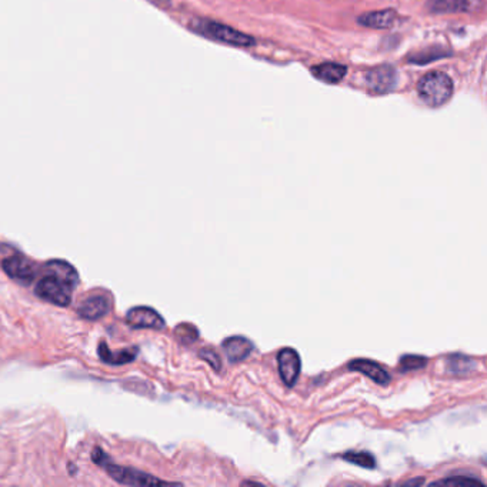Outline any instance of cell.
Returning a JSON list of instances; mask_svg holds the SVG:
<instances>
[{
  "mask_svg": "<svg viewBox=\"0 0 487 487\" xmlns=\"http://www.w3.org/2000/svg\"><path fill=\"white\" fill-rule=\"evenodd\" d=\"M92 460L103 468L107 474H109L113 480H116L120 484H127V486H156V484H172L170 481H165L156 479L152 474L139 472L136 469L131 468H122L119 465H115L112 460L107 457L104 452H102L99 447H96L92 452Z\"/></svg>",
  "mask_w": 487,
  "mask_h": 487,
  "instance_id": "6da1fadb",
  "label": "cell"
},
{
  "mask_svg": "<svg viewBox=\"0 0 487 487\" xmlns=\"http://www.w3.org/2000/svg\"><path fill=\"white\" fill-rule=\"evenodd\" d=\"M417 92L426 104L439 107L450 100L453 95V82L443 72H430L420 79Z\"/></svg>",
  "mask_w": 487,
  "mask_h": 487,
  "instance_id": "7a4b0ae2",
  "label": "cell"
},
{
  "mask_svg": "<svg viewBox=\"0 0 487 487\" xmlns=\"http://www.w3.org/2000/svg\"><path fill=\"white\" fill-rule=\"evenodd\" d=\"M74 287V285L55 273L43 272V276L36 283L35 292L40 299L51 305L66 308L72 302V292Z\"/></svg>",
  "mask_w": 487,
  "mask_h": 487,
  "instance_id": "3957f363",
  "label": "cell"
},
{
  "mask_svg": "<svg viewBox=\"0 0 487 487\" xmlns=\"http://www.w3.org/2000/svg\"><path fill=\"white\" fill-rule=\"evenodd\" d=\"M192 28L195 32L203 35L205 38H210L213 40H218L232 46L249 47L256 43V40L252 36L237 32L226 24H221L210 20H199L192 24Z\"/></svg>",
  "mask_w": 487,
  "mask_h": 487,
  "instance_id": "277c9868",
  "label": "cell"
},
{
  "mask_svg": "<svg viewBox=\"0 0 487 487\" xmlns=\"http://www.w3.org/2000/svg\"><path fill=\"white\" fill-rule=\"evenodd\" d=\"M5 273L20 285H31L38 275L36 264L23 255H13L2 262Z\"/></svg>",
  "mask_w": 487,
  "mask_h": 487,
  "instance_id": "5b68a950",
  "label": "cell"
},
{
  "mask_svg": "<svg viewBox=\"0 0 487 487\" xmlns=\"http://www.w3.org/2000/svg\"><path fill=\"white\" fill-rule=\"evenodd\" d=\"M112 296L107 292L92 293L79 305L77 313L86 320H99L112 310Z\"/></svg>",
  "mask_w": 487,
  "mask_h": 487,
  "instance_id": "8992f818",
  "label": "cell"
},
{
  "mask_svg": "<svg viewBox=\"0 0 487 487\" xmlns=\"http://www.w3.org/2000/svg\"><path fill=\"white\" fill-rule=\"evenodd\" d=\"M126 321L133 329H154L160 330L166 326L165 319L154 309L147 306L131 308L126 314Z\"/></svg>",
  "mask_w": 487,
  "mask_h": 487,
  "instance_id": "52a82bcc",
  "label": "cell"
},
{
  "mask_svg": "<svg viewBox=\"0 0 487 487\" xmlns=\"http://www.w3.org/2000/svg\"><path fill=\"white\" fill-rule=\"evenodd\" d=\"M278 365L282 381L286 386L293 388L301 376L302 362L297 351L292 347H285L278 353Z\"/></svg>",
  "mask_w": 487,
  "mask_h": 487,
  "instance_id": "ba28073f",
  "label": "cell"
},
{
  "mask_svg": "<svg viewBox=\"0 0 487 487\" xmlns=\"http://www.w3.org/2000/svg\"><path fill=\"white\" fill-rule=\"evenodd\" d=\"M397 73L392 66H378L367 72L366 83L373 93H389L394 89Z\"/></svg>",
  "mask_w": 487,
  "mask_h": 487,
  "instance_id": "9c48e42d",
  "label": "cell"
},
{
  "mask_svg": "<svg viewBox=\"0 0 487 487\" xmlns=\"http://www.w3.org/2000/svg\"><path fill=\"white\" fill-rule=\"evenodd\" d=\"M481 6V0H431L429 3L435 13H476Z\"/></svg>",
  "mask_w": 487,
  "mask_h": 487,
  "instance_id": "30bf717a",
  "label": "cell"
},
{
  "mask_svg": "<svg viewBox=\"0 0 487 487\" xmlns=\"http://www.w3.org/2000/svg\"><path fill=\"white\" fill-rule=\"evenodd\" d=\"M349 369L363 373L365 376L372 378L373 382H376L377 385H382V386L389 385L392 381L390 373L383 366H381L373 360H369V359H356L353 362H350Z\"/></svg>",
  "mask_w": 487,
  "mask_h": 487,
  "instance_id": "8fae6325",
  "label": "cell"
},
{
  "mask_svg": "<svg viewBox=\"0 0 487 487\" xmlns=\"http://www.w3.org/2000/svg\"><path fill=\"white\" fill-rule=\"evenodd\" d=\"M222 346L226 351V356H227L229 362H232V363L245 360L253 350V343L243 336L229 337L223 342Z\"/></svg>",
  "mask_w": 487,
  "mask_h": 487,
  "instance_id": "7c38bea8",
  "label": "cell"
},
{
  "mask_svg": "<svg viewBox=\"0 0 487 487\" xmlns=\"http://www.w3.org/2000/svg\"><path fill=\"white\" fill-rule=\"evenodd\" d=\"M97 353H99V358L102 359V362H104L107 365H118L119 366V365L130 363L136 359L138 347L112 351L106 342H100L99 347H97Z\"/></svg>",
  "mask_w": 487,
  "mask_h": 487,
  "instance_id": "4fadbf2b",
  "label": "cell"
},
{
  "mask_svg": "<svg viewBox=\"0 0 487 487\" xmlns=\"http://www.w3.org/2000/svg\"><path fill=\"white\" fill-rule=\"evenodd\" d=\"M359 23L372 29H390L396 24L397 13L392 9L381 10V12H369L360 16Z\"/></svg>",
  "mask_w": 487,
  "mask_h": 487,
  "instance_id": "5bb4252c",
  "label": "cell"
},
{
  "mask_svg": "<svg viewBox=\"0 0 487 487\" xmlns=\"http://www.w3.org/2000/svg\"><path fill=\"white\" fill-rule=\"evenodd\" d=\"M312 73L314 77L321 80V82L336 85L342 82L343 77L347 73V69L346 66L337 65V63H323L312 67Z\"/></svg>",
  "mask_w": 487,
  "mask_h": 487,
  "instance_id": "9a60e30c",
  "label": "cell"
},
{
  "mask_svg": "<svg viewBox=\"0 0 487 487\" xmlns=\"http://www.w3.org/2000/svg\"><path fill=\"white\" fill-rule=\"evenodd\" d=\"M43 272H50V273H55L63 279H66L67 282H70L72 285L77 286L79 285V273H77V270L67 262L65 260H59V259H55V260H50L45 264L43 267Z\"/></svg>",
  "mask_w": 487,
  "mask_h": 487,
  "instance_id": "2e32d148",
  "label": "cell"
},
{
  "mask_svg": "<svg viewBox=\"0 0 487 487\" xmlns=\"http://www.w3.org/2000/svg\"><path fill=\"white\" fill-rule=\"evenodd\" d=\"M342 458L365 469H373L376 466V458L369 452H346Z\"/></svg>",
  "mask_w": 487,
  "mask_h": 487,
  "instance_id": "e0dca14e",
  "label": "cell"
},
{
  "mask_svg": "<svg viewBox=\"0 0 487 487\" xmlns=\"http://www.w3.org/2000/svg\"><path fill=\"white\" fill-rule=\"evenodd\" d=\"M449 370L458 374V373H466L469 370H473L474 369V363L472 359L463 356V355H454V356H450L449 359Z\"/></svg>",
  "mask_w": 487,
  "mask_h": 487,
  "instance_id": "ac0fdd59",
  "label": "cell"
},
{
  "mask_svg": "<svg viewBox=\"0 0 487 487\" xmlns=\"http://www.w3.org/2000/svg\"><path fill=\"white\" fill-rule=\"evenodd\" d=\"M427 365V359L423 356H416V355H406L400 359V369L401 372H410V370H417L422 369Z\"/></svg>",
  "mask_w": 487,
  "mask_h": 487,
  "instance_id": "d6986e66",
  "label": "cell"
},
{
  "mask_svg": "<svg viewBox=\"0 0 487 487\" xmlns=\"http://www.w3.org/2000/svg\"><path fill=\"white\" fill-rule=\"evenodd\" d=\"M435 484H447V486H484V483L476 477L472 476H454L449 477L440 481H436Z\"/></svg>",
  "mask_w": 487,
  "mask_h": 487,
  "instance_id": "ffe728a7",
  "label": "cell"
},
{
  "mask_svg": "<svg viewBox=\"0 0 487 487\" xmlns=\"http://www.w3.org/2000/svg\"><path fill=\"white\" fill-rule=\"evenodd\" d=\"M176 335L184 343H192L199 336L195 326H191V324H180V326H177L176 329Z\"/></svg>",
  "mask_w": 487,
  "mask_h": 487,
  "instance_id": "44dd1931",
  "label": "cell"
},
{
  "mask_svg": "<svg viewBox=\"0 0 487 487\" xmlns=\"http://www.w3.org/2000/svg\"><path fill=\"white\" fill-rule=\"evenodd\" d=\"M199 356H200L203 360H206L214 370H218V372H219V370L222 369L221 358H219L218 353H216V351L209 350V349H203V350L200 351V353H199Z\"/></svg>",
  "mask_w": 487,
  "mask_h": 487,
  "instance_id": "7402d4cb",
  "label": "cell"
}]
</instances>
